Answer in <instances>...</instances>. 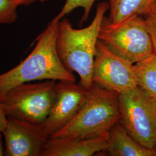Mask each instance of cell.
<instances>
[{
	"mask_svg": "<svg viewBox=\"0 0 156 156\" xmlns=\"http://www.w3.org/2000/svg\"><path fill=\"white\" fill-rule=\"evenodd\" d=\"M138 87L156 102V55L134 64Z\"/></svg>",
	"mask_w": 156,
	"mask_h": 156,
	"instance_id": "4fadbf2b",
	"label": "cell"
},
{
	"mask_svg": "<svg viewBox=\"0 0 156 156\" xmlns=\"http://www.w3.org/2000/svg\"><path fill=\"white\" fill-rule=\"evenodd\" d=\"M105 151L112 156H156L154 150L140 144L119 122L116 123L109 132Z\"/></svg>",
	"mask_w": 156,
	"mask_h": 156,
	"instance_id": "8fae6325",
	"label": "cell"
},
{
	"mask_svg": "<svg viewBox=\"0 0 156 156\" xmlns=\"http://www.w3.org/2000/svg\"><path fill=\"white\" fill-rule=\"evenodd\" d=\"M143 17L151 36L154 53L156 55V3Z\"/></svg>",
	"mask_w": 156,
	"mask_h": 156,
	"instance_id": "2e32d148",
	"label": "cell"
},
{
	"mask_svg": "<svg viewBox=\"0 0 156 156\" xmlns=\"http://www.w3.org/2000/svg\"><path fill=\"white\" fill-rule=\"evenodd\" d=\"M93 83L119 94L138 86L134 64L109 50L100 41L97 44Z\"/></svg>",
	"mask_w": 156,
	"mask_h": 156,
	"instance_id": "52a82bcc",
	"label": "cell"
},
{
	"mask_svg": "<svg viewBox=\"0 0 156 156\" xmlns=\"http://www.w3.org/2000/svg\"><path fill=\"white\" fill-rule=\"evenodd\" d=\"M8 123V116L6 115L0 104V133H2Z\"/></svg>",
	"mask_w": 156,
	"mask_h": 156,
	"instance_id": "e0dca14e",
	"label": "cell"
},
{
	"mask_svg": "<svg viewBox=\"0 0 156 156\" xmlns=\"http://www.w3.org/2000/svg\"><path fill=\"white\" fill-rule=\"evenodd\" d=\"M156 0H109L110 22L118 25L134 15L144 16Z\"/></svg>",
	"mask_w": 156,
	"mask_h": 156,
	"instance_id": "7c38bea8",
	"label": "cell"
},
{
	"mask_svg": "<svg viewBox=\"0 0 156 156\" xmlns=\"http://www.w3.org/2000/svg\"><path fill=\"white\" fill-rule=\"evenodd\" d=\"M17 6L21 5H29L35 2H43L48 0H12Z\"/></svg>",
	"mask_w": 156,
	"mask_h": 156,
	"instance_id": "ac0fdd59",
	"label": "cell"
},
{
	"mask_svg": "<svg viewBox=\"0 0 156 156\" xmlns=\"http://www.w3.org/2000/svg\"><path fill=\"white\" fill-rule=\"evenodd\" d=\"M60 20L56 17L36 39V44L24 60L0 74V95L20 84L36 80L74 82L76 78L63 64L57 49Z\"/></svg>",
	"mask_w": 156,
	"mask_h": 156,
	"instance_id": "6da1fadb",
	"label": "cell"
},
{
	"mask_svg": "<svg viewBox=\"0 0 156 156\" xmlns=\"http://www.w3.org/2000/svg\"><path fill=\"white\" fill-rule=\"evenodd\" d=\"M119 94L94 84L87 100L76 116L50 137H108L120 117Z\"/></svg>",
	"mask_w": 156,
	"mask_h": 156,
	"instance_id": "3957f363",
	"label": "cell"
},
{
	"mask_svg": "<svg viewBox=\"0 0 156 156\" xmlns=\"http://www.w3.org/2000/svg\"><path fill=\"white\" fill-rule=\"evenodd\" d=\"M2 134L6 156H42L49 138L44 133L41 125L12 117H8V123Z\"/></svg>",
	"mask_w": 156,
	"mask_h": 156,
	"instance_id": "9c48e42d",
	"label": "cell"
},
{
	"mask_svg": "<svg viewBox=\"0 0 156 156\" xmlns=\"http://www.w3.org/2000/svg\"><path fill=\"white\" fill-rule=\"evenodd\" d=\"M56 84L53 80L19 84L0 95V104L8 117L42 125L53 105Z\"/></svg>",
	"mask_w": 156,
	"mask_h": 156,
	"instance_id": "277c9868",
	"label": "cell"
},
{
	"mask_svg": "<svg viewBox=\"0 0 156 156\" xmlns=\"http://www.w3.org/2000/svg\"><path fill=\"white\" fill-rule=\"evenodd\" d=\"M96 0H66L65 4L62 8L61 11L56 17L60 20L64 17L70 13L78 8L83 9V15L82 22H85L89 16L92 6Z\"/></svg>",
	"mask_w": 156,
	"mask_h": 156,
	"instance_id": "5bb4252c",
	"label": "cell"
},
{
	"mask_svg": "<svg viewBox=\"0 0 156 156\" xmlns=\"http://www.w3.org/2000/svg\"><path fill=\"white\" fill-rule=\"evenodd\" d=\"M17 7L12 0H0V26L16 22Z\"/></svg>",
	"mask_w": 156,
	"mask_h": 156,
	"instance_id": "9a60e30c",
	"label": "cell"
},
{
	"mask_svg": "<svg viewBox=\"0 0 156 156\" xmlns=\"http://www.w3.org/2000/svg\"><path fill=\"white\" fill-rule=\"evenodd\" d=\"M108 137H49L42 156H92L105 151Z\"/></svg>",
	"mask_w": 156,
	"mask_h": 156,
	"instance_id": "30bf717a",
	"label": "cell"
},
{
	"mask_svg": "<svg viewBox=\"0 0 156 156\" xmlns=\"http://www.w3.org/2000/svg\"><path fill=\"white\" fill-rule=\"evenodd\" d=\"M109 9V2L99 3L93 21L84 28H74L63 18L58 23L57 49L60 58L68 70L78 74L80 84L89 90L94 86L92 74L98 35Z\"/></svg>",
	"mask_w": 156,
	"mask_h": 156,
	"instance_id": "7a4b0ae2",
	"label": "cell"
},
{
	"mask_svg": "<svg viewBox=\"0 0 156 156\" xmlns=\"http://www.w3.org/2000/svg\"><path fill=\"white\" fill-rule=\"evenodd\" d=\"M90 91L74 82L57 83L52 108L45 122L41 125L47 137L64 128L76 116L87 100Z\"/></svg>",
	"mask_w": 156,
	"mask_h": 156,
	"instance_id": "ba28073f",
	"label": "cell"
},
{
	"mask_svg": "<svg viewBox=\"0 0 156 156\" xmlns=\"http://www.w3.org/2000/svg\"><path fill=\"white\" fill-rule=\"evenodd\" d=\"M98 40L112 51L133 64L154 53L151 36L141 15L130 17L116 26L104 17Z\"/></svg>",
	"mask_w": 156,
	"mask_h": 156,
	"instance_id": "5b68a950",
	"label": "cell"
},
{
	"mask_svg": "<svg viewBox=\"0 0 156 156\" xmlns=\"http://www.w3.org/2000/svg\"><path fill=\"white\" fill-rule=\"evenodd\" d=\"M3 138L2 133H0V156H5V146L3 144Z\"/></svg>",
	"mask_w": 156,
	"mask_h": 156,
	"instance_id": "d6986e66",
	"label": "cell"
},
{
	"mask_svg": "<svg viewBox=\"0 0 156 156\" xmlns=\"http://www.w3.org/2000/svg\"><path fill=\"white\" fill-rule=\"evenodd\" d=\"M119 123L132 138L146 148L156 146V102L136 87L119 94Z\"/></svg>",
	"mask_w": 156,
	"mask_h": 156,
	"instance_id": "8992f818",
	"label": "cell"
},
{
	"mask_svg": "<svg viewBox=\"0 0 156 156\" xmlns=\"http://www.w3.org/2000/svg\"><path fill=\"white\" fill-rule=\"evenodd\" d=\"M154 152H155V153H156V146L155 147V148L154 149Z\"/></svg>",
	"mask_w": 156,
	"mask_h": 156,
	"instance_id": "ffe728a7",
	"label": "cell"
}]
</instances>
